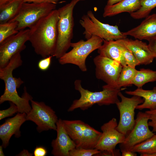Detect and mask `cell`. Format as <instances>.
<instances>
[{"instance_id":"26","label":"cell","mask_w":156,"mask_h":156,"mask_svg":"<svg viewBox=\"0 0 156 156\" xmlns=\"http://www.w3.org/2000/svg\"><path fill=\"white\" fill-rule=\"evenodd\" d=\"M140 8L130 14L131 16L134 19H139L146 18L156 7V0H140Z\"/></svg>"},{"instance_id":"15","label":"cell","mask_w":156,"mask_h":156,"mask_svg":"<svg viewBox=\"0 0 156 156\" xmlns=\"http://www.w3.org/2000/svg\"><path fill=\"white\" fill-rule=\"evenodd\" d=\"M56 127L57 136L51 142V153L55 156H69L70 151L76 148L75 144L66 132L63 120L58 119Z\"/></svg>"},{"instance_id":"17","label":"cell","mask_w":156,"mask_h":156,"mask_svg":"<svg viewBox=\"0 0 156 156\" xmlns=\"http://www.w3.org/2000/svg\"><path fill=\"white\" fill-rule=\"evenodd\" d=\"M27 114L18 112L13 118H8L0 126V138L3 148L8 145L10 139L14 135L19 138L21 136L20 129L22 124L26 120Z\"/></svg>"},{"instance_id":"1","label":"cell","mask_w":156,"mask_h":156,"mask_svg":"<svg viewBox=\"0 0 156 156\" xmlns=\"http://www.w3.org/2000/svg\"><path fill=\"white\" fill-rule=\"evenodd\" d=\"M58 9H55L42 18L30 29L29 41L35 52L43 58L53 56L57 40Z\"/></svg>"},{"instance_id":"32","label":"cell","mask_w":156,"mask_h":156,"mask_svg":"<svg viewBox=\"0 0 156 156\" xmlns=\"http://www.w3.org/2000/svg\"><path fill=\"white\" fill-rule=\"evenodd\" d=\"M145 112L148 115L149 120H151L148 122L149 126L152 128V131L154 133L156 132V108L146 111Z\"/></svg>"},{"instance_id":"24","label":"cell","mask_w":156,"mask_h":156,"mask_svg":"<svg viewBox=\"0 0 156 156\" xmlns=\"http://www.w3.org/2000/svg\"><path fill=\"white\" fill-rule=\"evenodd\" d=\"M138 70L135 67L127 65L122 67L118 81L119 88L130 86Z\"/></svg>"},{"instance_id":"13","label":"cell","mask_w":156,"mask_h":156,"mask_svg":"<svg viewBox=\"0 0 156 156\" xmlns=\"http://www.w3.org/2000/svg\"><path fill=\"white\" fill-rule=\"evenodd\" d=\"M29 31V29L20 30L0 43V68L5 66L13 55L25 49Z\"/></svg>"},{"instance_id":"12","label":"cell","mask_w":156,"mask_h":156,"mask_svg":"<svg viewBox=\"0 0 156 156\" xmlns=\"http://www.w3.org/2000/svg\"><path fill=\"white\" fill-rule=\"evenodd\" d=\"M93 62L95 66L96 78L112 87L119 88L118 79L123 67L121 64L100 55L94 58Z\"/></svg>"},{"instance_id":"42","label":"cell","mask_w":156,"mask_h":156,"mask_svg":"<svg viewBox=\"0 0 156 156\" xmlns=\"http://www.w3.org/2000/svg\"><path fill=\"white\" fill-rule=\"evenodd\" d=\"M11 0H0V5H1Z\"/></svg>"},{"instance_id":"7","label":"cell","mask_w":156,"mask_h":156,"mask_svg":"<svg viewBox=\"0 0 156 156\" xmlns=\"http://www.w3.org/2000/svg\"><path fill=\"white\" fill-rule=\"evenodd\" d=\"M79 23L84 28L83 34L88 40L92 36H98L103 40H116L127 37L119 30L117 25H112L100 21L91 10L81 17Z\"/></svg>"},{"instance_id":"20","label":"cell","mask_w":156,"mask_h":156,"mask_svg":"<svg viewBox=\"0 0 156 156\" xmlns=\"http://www.w3.org/2000/svg\"><path fill=\"white\" fill-rule=\"evenodd\" d=\"M140 7V0H122L112 5H106L104 9V17L113 16L124 12L130 14Z\"/></svg>"},{"instance_id":"10","label":"cell","mask_w":156,"mask_h":156,"mask_svg":"<svg viewBox=\"0 0 156 156\" xmlns=\"http://www.w3.org/2000/svg\"><path fill=\"white\" fill-rule=\"evenodd\" d=\"M31 109L27 114L26 120H30L37 125L39 132L49 130H56L57 117L55 112L42 102L31 100Z\"/></svg>"},{"instance_id":"8","label":"cell","mask_w":156,"mask_h":156,"mask_svg":"<svg viewBox=\"0 0 156 156\" xmlns=\"http://www.w3.org/2000/svg\"><path fill=\"white\" fill-rule=\"evenodd\" d=\"M56 4L49 3L24 2L17 14L8 22L18 23V31L29 28L39 20L55 9Z\"/></svg>"},{"instance_id":"23","label":"cell","mask_w":156,"mask_h":156,"mask_svg":"<svg viewBox=\"0 0 156 156\" xmlns=\"http://www.w3.org/2000/svg\"><path fill=\"white\" fill-rule=\"evenodd\" d=\"M154 81H156V71L142 68L138 70L132 84L140 88L146 83Z\"/></svg>"},{"instance_id":"3","label":"cell","mask_w":156,"mask_h":156,"mask_svg":"<svg viewBox=\"0 0 156 156\" xmlns=\"http://www.w3.org/2000/svg\"><path fill=\"white\" fill-rule=\"evenodd\" d=\"M75 89L80 93V97L75 100L68 109L69 112L79 108L85 110L97 104L99 106L116 104L119 102L118 94L122 90L107 85L103 86V90L99 92H92L84 88L81 81L77 79L74 82Z\"/></svg>"},{"instance_id":"22","label":"cell","mask_w":156,"mask_h":156,"mask_svg":"<svg viewBox=\"0 0 156 156\" xmlns=\"http://www.w3.org/2000/svg\"><path fill=\"white\" fill-rule=\"evenodd\" d=\"M23 0H11L0 5V24L7 22L18 12Z\"/></svg>"},{"instance_id":"41","label":"cell","mask_w":156,"mask_h":156,"mask_svg":"<svg viewBox=\"0 0 156 156\" xmlns=\"http://www.w3.org/2000/svg\"><path fill=\"white\" fill-rule=\"evenodd\" d=\"M3 146L1 145L0 146V156H5L4 153L3 151Z\"/></svg>"},{"instance_id":"9","label":"cell","mask_w":156,"mask_h":156,"mask_svg":"<svg viewBox=\"0 0 156 156\" xmlns=\"http://www.w3.org/2000/svg\"><path fill=\"white\" fill-rule=\"evenodd\" d=\"M118 96L121 99L116 104L120 113V119L116 129L126 136L132 130L135 123V110L144 99L141 97L133 96L131 98L125 96L120 91Z\"/></svg>"},{"instance_id":"35","label":"cell","mask_w":156,"mask_h":156,"mask_svg":"<svg viewBox=\"0 0 156 156\" xmlns=\"http://www.w3.org/2000/svg\"><path fill=\"white\" fill-rule=\"evenodd\" d=\"M148 42V47L153 53L155 59L156 60V38L151 40Z\"/></svg>"},{"instance_id":"6","label":"cell","mask_w":156,"mask_h":156,"mask_svg":"<svg viewBox=\"0 0 156 156\" xmlns=\"http://www.w3.org/2000/svg\"><path fill=\"white\" fill-rule=\"evenodd\" d=\"M65 130L76 148H95L102 132L80 120H63Z\"/></svg>"},{"instance_id":"29","label":"cell","mask_w":156,"mask_h":156,"mask_svg":"<svg viewBox=\"0 0 156 156\" xmlns=\"http://www.w3.org/2000/svg\"><path fill=\"white\" fill-rule=\"evenodd\" d=\"M101 151L95 148L86 149L75 148L70 151L69 156H95Z\"/></svg>"},{"instance_id":"40","label":"cell","mask_w":156,"mask_h":156,"mask_svg":"<svg viewBox=\"0 0 156 156\" xmlns=\"http://www.w3.org/2000/svg\"><path fill=\"white\" fill-rule=\"evenodd\" d=\"M142 156H156V153H151L140 155Z\"/></svg>"},{"instance_id":"2","label":"cell","mask_w":156,"mask_h":156,"mask_svg":"<svg viewBox=\"0 0 156 156\" xmlns=\"http://www.w3.org/2000/svg\"><path fill=\"white\" fill-rule=\"evenodd\" d=\"M22 63L21 52H18L13 56L5 66L0 68V78L5 85L4 93L0 97V104L6 101L11 102L17 106L18 112L27 114L31 109L29 101L32 97L27 92L25 87L22 96H19L17 90L24 82L20 78L14 77L13 75V71L21 66Z\"/></svg>"},{"instance_id":"19","label":"cell","mask_w":156,"mask_h":156,"mask_svg":"<svg viewBox=\"0 0 156 156\" xmlns=\"http://www.w3.org/2000/svg\"><path fill=\"white\" fill-rule=\"evenodd\" d=\"M98 53L101 56L119 62L122 67L127 65L122 54L120 45L117 40H103L102 44L98 49Z\"/></svg>"},{"instance_id":"36","label":"cell","mask_w":156,"mask_h":156,"mask_svg":"<svg viewBox=\"0 0 156 156\" xmlns=\"http://www.w3.org/2000/svg\"><path fill=\"white\" fill-rule=\"evenodd\" d=\"M24 2L38 3H49L56 4L60 0H23Z\"/></svg>"},{"instance_id":"37","label":"cell","mask_w":156,"mask_h":156,"mask_svg":"<svg viewBox=\"0 0 156 156\" xmlns=\"http://www.w3.org/2000/svg\"><path fill=\"white\" fill-rule=\"evenodd\" d=\"M122 156H136V153L133 152L131 150H121Z\"/></svg>"},{"instance_id":"11","label":"cell","mask_w":156,"mask_h":156,"mask_svg":"<svg viewBox=\"0 0 156 156\" xmlns=\"http://www.w3.org/2000/svg\"><path fill=\"white\" fill-rule=\"evenodd\" d=\"M149 120L148 115L145 112L138 113L133 128L126 136L124 142L120 144V151L130 150L135 146L147 140L155 134L149 128Z\"/></svg>"},{"instance_id":"38","label":"cell","mask_w":156,"mask_h":156,"mask_svg":"<svg viewBox=\"0 0 156 156\" xmlns=\"http://www.w3.org/2000/svg\"><path fill=\"white\" fill-rule=\"evenodd\" d=\"M32 153H30L27 150L24 149L17 155L20 156H32Z\"/></svg>"},{"instance_id":"21","label":"cell","mask_w":156,"mask_h":156,"mask_svg":"<svg viewBox=\"0 0 156 156\" xmlns=\"http://www.w3.org/2000/svg\"><path fill=\"white\" fill-rule=\"evenodd\" d=\"M125 93L129 95L137 96L144 99V102L138 105L136 109L140 110L145 109L151 110L156 108V87L151 90H145L142 88H138L133 91H126Z\"/></svg>"},{"instance_id":"34","label":"cell","mask_w":156,"mask_h":156,"mask_svg":"<svg viewBox=\"0 0 156 156\" xmlns=\"http://www.w3.org/2000/svg\"><path fill=\"white\" fill-rule=\"evenodd\" d=\"M47 153L46 149L42 146H37L34 151L35 156H45Z\"/></svg>"},{"instance_id":"39","label":"cell","mask_w":156,"mask_h":156,"mask_svg":"<svg viewBox=\"0 0 156 156\" xmlns=\"http://www.w3.org/2000/svg\"><path fill=\"white\" fill-rule=\"evenodd\" d=\"M122 0H108L107 5H112L116 4Z\"/></svg>"},{"instance_id":"30","label":"cell","mask_w":156,"mask_h":156,"mask_svg":"<svg viewBox=\"0 0 156 156\" xmlns=\"http://www.w3.org/2000/svg\"><path fill=\"white\" fill-rule=\"evenodd\" d=\"M10 107L5 110L0 111V120L13 115L15 113L18 112V109L14 103L10 102Z\"/></svg>"},{"instance_id":"5","label":"cell","mask_w":156,"mask_h":156,"mask_svg":"<svg viewBox=\"0 0 156 156\" xmlns=\"http://www.w3.org/2000/svg\"><path fill=\"white\" fill-rule=\"evenodd\" d=\"M103 42L102 39L92 36L86 41L81 40L76 42H72V49L58 59L59 63L61 65L74 64L82 71L86 72L87 70L86 64L87 58L93 51L98 49Z\"/></svg>"},{"instance_id":"33","label":"cell","mask_w":156,"mask_h":156,"mask_svg":"<svg viewBox=\"0 0 156 156\" xmlns=\"http://www.w3.org/2000/svg\"><path fill=\"white\" fill-rule=\"evenodd\" d=\"M120 150L115 149L112 151H101L100 152L96 155V156H121Z\"/></svg>"},{"instance_id":"25","label":"cell","mask_w":156,"mask_h":156,"mask_svg":"<svg viewBox=\"0 0 156 156\" xmlns=\"http://www.w3.org/2000/svg\"><path fill=\"white\" fill-rule=\"evenodd\" d=\"M140 155L156 153V133L145 141L133 146L130 150Z\"/></svg>"},{"instance_id":"18","label":"cell","mask_w":156,"mask_h":156,"mask_svg":"<svg viewBox=\"0 0 156 156\" xmlns=\"http://www.w3.org/2000/svg\"><path fill=\"white\" fill-rule=\"evenodd\" d=\"M123 33L141 40L156 38V14L149 15L138 25Z\"/></svg>"},{"instance_id":"14","label":"cell","mask_w":156,"mask_h":156,"mask_svg":"<svg viewBox=\"0 0 156 156\" xmlns=\"http://www.w3.org/2000/svg\"><path fill=\"white\" fill-rule=\"evenodd\" d=\"M118 125L116 119L113 118L101 127L102 134L95 149L100 151H112L118 144L124 142L126 136L116 129Z\"/></svg>"},{"instance_id":"4","label":"cell","mask_w":156,"mask_h":156,"mask_svg":"<svg viewBox=\"0 0 156 156\" xmlns=\"http://www.w3.org/2000/svg\"><path fill=\"white\" fill-rule=\"evenodd\" d=\"M84 0H72L58 9L59 19L57 23L58 38L56 48L53 57L59 59L71 47L74 25L73 10L79 1Z\"/></svg>"},{"instance_id":"31","label":"cell","mask_w":156,"mask_h":156,"mask_svg":"<svg viewBox=\"0 0 156 156\" xmlns=\"http://www.w3.org/2000/svg\"><path fill=\"white\" fill-rule=\"evenodd\" d=\"M53 56L50 55L40 60L38 62V66L42 71H46L49 68L51 64Z\"/></svg>"},{"instance_id":"27","label":"cell","mask_w":156,"mask_h":156,"mask_svg":"<svg viewBox=\"0 0 156 156\" xmlns=\"http://www.w3.org/2000/svg\"><path fill=\"white\" fill-rule=\"evenodd\" d=\"M18 23L16 21L8 22L0 24V43L7 38L18 33Z\"/></svg>"},{"instance_id":"28","label":"cell","mask_w":156,"mask_h":156,"mask_svg":"<svg viewBox=\"0 0 156 156\" xmlns=\"http://www.w3.org/2000/svg\"><path fill=\"white\" fill-rule=\"evenodd\" d=\"M119 43L120 45L122 54L126 60L127 65L135 68L136 66L140 65L139 62L133 53L130 50L120 43Z\"/></svg>"},{"instance_id":"16","label":"cell","mask_w":156,"mask_h":156,"mask_svg":"<svg viewBox=\"0 0 156 156\" xmlns=\"http://www.w3.org/2000/svg\"><path fill=\"white\" fill-rule=\"evenodd\" d=\"M117 40L133 53L140 64H149L155 59L148 44L141 40L138 39L133 40L127 37Z\"/></svg>"}]
</instances>
